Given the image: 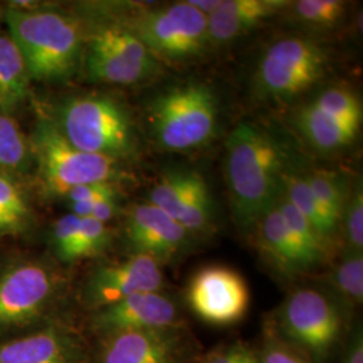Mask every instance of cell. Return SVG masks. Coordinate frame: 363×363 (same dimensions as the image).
Segmentation results:
<instances>
[{
  "label": "cell",
  "mask_w": 363,
  "mask_h": 363,
  "mask_svg": "<svg viewBox=\"0 0 363 363\" xmlns=\"http://www.w3.org/2000/svg\"><path fill=\"white\" fill-rule=\"evenodd\" d=\"M289 152L269 130L253 123L238 124L226 140V182L234 218L255 226L283 193Z\"/></svg>",
  "instance_id": "obj_1"
},
{
  "label": "cell",
  "mask_w": 363,
  "mask_h": 363,
  "mask_svg": "<svg viewBox=\"0 0 363 363\" xmlns=\"http://www.w3.org/2000/svg\"><path fill=\"white\" fill-rule=\"evenodd\" d=\"M4 19L31 79L60 81L74 73L84 45L76 19L57 11L15 7L7 9Z\"/></svg>",
  "instance_id": "obj_2"
},
{
  "label": "cell",
  "mask_w": 363,
  "mask_h": 363,
  "mask_svg": "<svg viewBox=\"0 0 363 363\" xmlns=\"http://www.w3.org/2000/svg\"><path fill=\"white\" fill-rule=\"evenodd\" d=\"M78 150L112 160L138 152V139L128 111L108 96H78L60 108L54 121Z\"/></svg>",
  "instance_id": "obj_3"
},
{
  "label": "cell",
  "mask_w": 363,
  "mask_h": 363,
  "mask_svg": "<svg viewBox=\"0 0 363 363\" xmlns=\"http://www.w3.org/2000/svg\"><path fill=\"white\" fill-rule=\"evenodd\" d=\"M150 124L156 142L167 151L199 148L217 130L218 100L205 84L175 85L151 103Z\"/></svg>",
  "instance_id": "obj_4"
},
{
  "label": "cell",
  "mask_w": 363,
  "mask_h": 363,
  "mask_svg": "<svg viewBox=\"0 0 363 363\" xmlns=\"http://www.w3.org/2000/svg\"><path fill=\"white\" fill-rule=\"evenodd\" d=\"M33 148L42 182L52 194L65 196L77 186L115 183L121 177L116 160L78 150L48 118L37 124Z\"/></svg>",
  "instance_id": "obj_5"
},
{
  "label": "cell",
  "mask_w": 363,
  "mask_h": 363,
  "mask_svg": "<svg viewBox=\"0 0 363 363\" xmlns=\"http://www.w3.org/2000/svg\"><path fill=\"white\" fill-rule=\"evenodd\" d=\"M325 49L311 39L291 37L274 42L259 61L255 86L259 97L283 101L315 85L327 72Z\"/></svg>",
  "instance_id": "obj_6"
},
{
  "label": "cell",
  "mask_w": 363,
  "mask_h": 363,
  "mask_svg": "<svg viewBox=\"0 0 363 363\" xmlns=\"http://www.w3.org/2000/svg\"><path fill=\"white\" fill-rule=\"evenodd\" d=\"M86 76L93 82L132 85L159 73V61L125 26L108 25L91 35L85 52Z\"/></svg>",
  "instance_id": "obj_7"
},
{
  "label": "cell",
  "mask_w": 363,
  "mask_h": 363,
  "mask_svg": "<svg viewBox=\"0 0 363 363\" xmlns=\"http://www.w3.org/2000/svg\"><path fill=\"white\" fill-rule=\"evenodd\" d=\"M281 331L313 361L325 362L343 331V315L334 298L313 288H300L280 311Z\"/></svg>",
  "instance_id": "obj_8"
},
{
  "label": "cell",
  "mask_w": 363,
  "mask_h": 363,
  "mask_svg": "<svg viewBox=\"0 0 363 363\" xmlns=\"http://www.w3.org/2000/svg\"><path fill=\"white\" fill-rule=\"evenodd\" d=\"M156 58L186 60L206 49L208 16L189 1L138 15L127 26Z\"/></svg>",
  "instance_id": "obj_9"
},
{
  "label": "cell",
  "mask_w": 363,
  "mask_h": 363,
  "mask_svg": "<svg viewBox=\"0 0 363 363\" xmlns=\"http://www.w3.org/2000/svg\"><path fill=\"white\" fill-rule=\"evenodd\" d=\"M187 300L198 318L210 325L240 322L247 313L250 294L245 279L229 267L210 265L195 273Z\"/></svg>",
  "instance_id": "obj_10"
},
{
  "label": "cell",
  "mask_w": 363,
  "mask_h": 363,
  "mask_svg": "<svg viewBox=\"0 0 363 363\" xmlns=\"http://www.w3.org/2000/svg\"><path fill=\"white\" fill-rule=\"evenodd\" d=\"M55 289L52 273L35 262H22L0 274V328L26 325L49 304Z\"/></svg>",
  "instance_id": "obj_11"
},
{
  "label": "cell",
  "mask_w": 363,
  "mask_h": 363,
  "mask_svg": "<svg viewBox=\"0 0 363 363\" xmlns=\"http://www.w3.org/2000/svg\"><path fill=\"white\" fill-rule=\"evenodd\" d=\"M162 283L159 262L147 256L133 255L91 273L86 296L93 306L103 308L136 294L156 292Z\"/></svg>",
  "instance_id": "obj_12"
},
{
  "label": "cell",
  "mask_w": 363,
  "mask_h": 363,
  "mask_svg": "<svg viewBox=\"0 0 363 363\" xmlns=\"http://www.w3.org/2000/svg\"><path fill=\"white\" fill-rule=\"evenodd\" d=\"M125 235L135 255L147 256L159 264L174 259L191 237L181 223L150 202L130 210Z\"/></svg>",
  "instance_id": "obj_13"
},
{
  "label": "cell",
  "mask_w": 363,
  "mask_h": 363,
  "mask_svg": "<svg viewBox=\"0 0 363 363\" xmlns=\"http://www.w3.org/2000/svg\"><path fill=\"white\" fill-rule=\"evenodd\" d=\"M94 323L106 335L177 328L178 308L172 300L159 291L143 292L100 308Z\"/></svg>",
  "instance_id": "obj_14"
},
{
  "label": "cell",
  "mask_w": 363,
  "mask_h": 363,
  "mask_svg": "<svg viewBox=\"0 0 363 363\" xmlns=\"http://www.w3.org/2000/svg\"><path fill=\"white\" fill-rule=\"evenodd\" d=\"M181 355L177 328L127 331L108 335L100 363H179Z\"/></svg>",
  "instance_id": "obj_15"
},
{
  "label": "cell",
  "mask_w": 363,
  "mask_h": 363,
  "mask_svg": "<svg viewBox=\"0 0 363 363\" xmlns=\"http://www.w3.org/2000/svg\"><path fill=\"white\" fill-rule=\"evenodd\" d=\"M289 4L286 0H220L218 9L208 16V40L229 43Z\"/></svg>",
  "instance_id": "obj_16"
},
{
  "label": "cell",
  "mask_w": 363,
  "mask_h": 363,
  "mask_svg": "<svg viewBox=\"0 0 363 363\" xmlns=\"http://www.w3.org/2000/svg\"><path fill=\"white\" fill-rule=\"evenodd\" d=\"M255 226L261 252L280 272L296 274L316 267L286 228L276 203L261 216Z\"/></svg>",
  "instance_id": "obj_17"
},
{
  "label": "cell",
  "mask_w": 363,
  "mask_h": 363,
  "mask_svg": "<svg viewBox=\"0 0 363 363\" xmlns=\"http://www.w3.org/2000/svg\"><path fill=\"white\" fill-rule=\"evenodd\" d=\"M0 363H81V351L73 337L52 328L0 345Z\"/></svg>",
  "instance_id": "obj_18"
},
{
  "label": "cell",
  "mask_w": 363,
  "mask_h": 363,
  "mask_svg": "<svg viewBox=\"0 0 363 363\" xmlns=\"http://www.w3.org/2000/svg\"><path fill=\"white\" fill-rule=\"evenodd\" d=\"M31 78L26 61L7 31L0 30V111L10 115L26 100Z\"/></svg>",
  "instance_id": "obj_19"
},
{
  "label": "cell",
  "mask_w": 363,
  "mask_h": 363,
  "mask_svg": "<svg viewBox=\"0 0 363 363\" xmlns=\"http://www.w3.org/2000/svg\"><path fill=\"white\" fill-rule=\"evenodd\" d=\"M296 125L308 143L325 152L349 145L358 133V130L327 115L313 103L298 111Z\"/></svg>",
  "instance_id": "obj_20"
},
{
  "label": "cell",
  "mask_w": 363,
  "mask_h": 363,
  "mask_svg": "<svg viewBox=\"0 0 363 363\" xmlns=\"http://www.w3.org/2000/svg\"><path fill=\"white\" fill-rule=\"evenodd\" d=\"M283 191L294 208L310 222L313 230L320 237L327 247H330L339 223L333 220L319 203L303 174L300 175L289 169L283 178Z\"/></svg>",
  "instance_id": "obj_21"
},
{
  "label": "cell",
  "mask_w": 363,
  "mask_h": 363,
  "mask_svg": "<svg viewBox=\"0 0 363 363\" xmlns=\"http://www.w3.org/2000/svg\"><path fill=\"white\" fill-rule=\"evenodd\" d=\"M213 214V196L208 183L199 172L191 169L177 222L181 223L190 235L206 233L211 226Z\"/></svg>",
  "instance_id": "obj_22"
},
{
  "label": "cell",
  "mask_w": 363,
  "mask_h": 363,
  "mask_svg": "<svg viewBox=\"0 0 363 363\" xmlns=\"http://www.w3.org/2000/svg\"><path fill=\"white\" fill-rule=\"evenodd\" d=\"M30 220L31 210L22 189L0 171V235L23 232Z\"/></svg>",
  "instance_id": "obj_23"
},
{
  "label": "cell",
  "mask_w": 363,
  "mask_h": 363,
  "mask_svg": "<svg viewBox=\"0 0 363 363\" xmlns=\"http://www.w3.org/2000/svg\"><path fill=\"white\" fill-rule=\"evenodd\" d=\"M303 177L327 214L339 223L349 198L345 178L335 171L320 169H311Z\"/></svg>",
  "instance_id": "obj_24"
},
{
  "label": "cell",
  "mask_w": 363,
  "mask_h": 363,
  "mask_svg": "<svg viewBox=\"0 0 363 363\" xmlns=\"http://www.w3.org/2000/svg\"><path fill=\"white\" fill-rule=\"evenodd\" d=\"M276 206L286 222V228L298 241V245L304 249V252L311 257L316 265H319L325 259L328 247L313 230L310 222L294 208V205L284 195V191L279 196Z\"/></svg>",
  "instance_id": "obj_25"
},
{
  "label": "cell",
  "mask_w": 363,
  "mask_h": 363,
  "mask_svg": "<svg viewBox=\"0 0 363 363\" xmlns=\"http://www.w3.org/2000/svg\"><path fill=\"white\" fill-rule=\"evenodd\" d=\"M330 283L343 301L352 306H361L363 300L362 252L347 250L330 274Z\"/></svg>",
  "instance_id": "obj_26"
},
{
  "label": "cell",
  "mask_w": 363,
  "mask_h": 363,
  "mask_svg": "<svg viewBox=\"0 0 363 363\" xmlns=\"http://www.w3.org/2000/svg\"><path fill=\"white\" fill-rule=\"evenodd\" d=\"M30 147L25 135L9 115L0 113V171L27 167Z\"/></svg>",
  "instance_id": "obj_27"
},
{
  "label": "cell",
  "mask_w": 363,
  "mask_h": 363,
  "mask_svg": "<svg viewBox=\"0 0 363 363\" xmlns=\"http://www.w3.org/2000/svg\"><path fill=\"white\" fill-rule=\"evenodd\" d=\"M191 169H175L164 174L150 194V203L174 220H178L182 201L186 194Z\"/></svg>",
  "instance_id": "obj_28"
},
{
  "label": "cell",
  "mask_w": 363,
  "mask_h": 363,
  "mask_svg": "<svg viewBox=\"0 0 363 363\" xmlns=\"http://www.w3.org/2000/svg\"><path fill=\"white\" fill-rule=\"evenodd\" d=\"M320 111L339 121L359 130L362 123V105L358 97L345 88H330L313 101Z\"/></svg>",
  "instance_id": "obj_29"
},
{
  "label": "cell",
  "mask_w": 363,
  "mask_h": 363,
  "mask_svg": "<svg viewBox=\"0 0 363 363\" xmlns=\"http://www.w3.org/2000/svg\"><path fill=\"white\" fill-rule=\"evenodd\" d=\"M289 7L296 19L312 26L335 25L346 13V3L342 0H300Z\"/></svg>",
  "instance_id": "obj_30"
},
{
  "label": "cell",
  "mask_w": 363,
  "mask_h": 363,
  "mask_svg": "<svg viewBox=\"0 0 363 363\" xmlns=\"http://www.w3.org/2000/svg\"><path fill=\"white\" fill-rule=\"evenodd\" d=\"M345 220V235L347 250L362 252L363 247V191L361 182L349 195L342 220Z\"/></svg>",
  "instance_id": "obj_31"
},
{
  "label": "cell",
  "mask_w": 363,
  "mask_h": 363,
  "mask_svg": "<svg viewBox=\"0 0 363 363\" xmlns=\"http://www.w3.org/2000/svg\"><path fill=\"white\" fill-rule=\"evenodd\" d=\"M108 242V229L103 222L93 218H81L77 242L74 249V261L97 255Z\"/></svg>",
  "instance_id": "obj_32"
},
{
  "label": "cell",
  "mask_w": 363,
  "mask_h": 363,
  "mask_svg": "<svg viewBox=\"0 0 363 363\" xmlns=\"http://www.w3.org/2000/svg\"><path fill=\"white\" fill-rule=\"evenodd\" d=\"M81 218L69 213L55 222L52 229V242L57 255L64 261H74V249L77 242Z\"/></svg>",
  "instance_id": "obj_33"
},
{
  "label": "cell",
  "mask_w": 363,
  "mask_h": 363,
  "mask_svg": "<svg viewBox=\"0 0 363 363\" xmlns=\"http://www.w3.org/2000/svg\"><path fill=\"white\" fill-rule=\"evenodd\" d=\"M117 187L115 183H91V184H82L72 189L65 195L69 203H78V202H88L96 201L104 195L111 194L116 191Z\"/></svg>",
  "instance_id": "obj_34"
},
{
  "label": "cell",
  "mask_w": 363,
  "mask_h": 363,
  "mask_svg": "<svg viewBox=\"0 0 363 363\" xmlns=\"http://www.w3.org/2000/svg\"><path fill=\"white\" fill-rule=\"evenodd\" d=\"M259 363H308L298 355V352L291 350L284 345L277 342H268L265 349L262 351V357L259 358Z\"/></svg>",
  "instance_id": "obj_35"
},
{
  "label": "cell",
  "mask_w": 363,
  "mask_h": 363,
  "mask_svg": "<svg viewBox=\"0 0 363 363\" xmlns=\"http://www.w3.org/2000/svg\"><path fill=\"white\" fill-rule=\"evenodd\" d=\"M206 363H259V358L242 346H234L211 355Z\"/></svg>",
  "instance_id": "obj_36"
},
{
  "label": "cell",
  "mask_w": 363,
  "mask_h": 363,
  "mask_svg": "<svg viewBox=\"0 0 363 363\" xmlns=\"http://www.w3.org/2000/svg\"><path fill=\"white\" fill-rule=\"evenodd\" d=\"M117 208H118V193L116 190L94 202L89 218L106 223L108 220L115 217Z\"/></svg>",
  "instance_id": "obj_37"
},
{
  "label": "cell",
  "mask_w": 363,
  "mask_h": 363,
  "mask_svg": "<svg viewBox=\"0 0 363 363\" xmlns=\"http://www.w3.org/2000/svg\"><path fill=\"white\" fill-rule=\"evenodd\" d=\"M343 363H363V337L361 328L354 331L347 350L345 352Z\"/></svg>",
  "instance_id": "obj_38"
},
{
  "label": "cell",
  "mask_w": 363,
  "mask_h": 363,
  "mask_svg": "<svg viewBox=\"0 0 363 363\" xmlns=\"http://www.w3.org/2000/svg\"><path fill=\"white\" fill-rule=\"evenodd\" d=\"M196 10L205 13L208 16L210 13H214L220 4V0H191L189 1Z\"/></svg>",
  "instance_id": "obj_39"
}]
</instances>
